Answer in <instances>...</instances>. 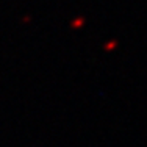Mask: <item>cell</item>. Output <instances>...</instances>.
<instances>
[]
</instances>
